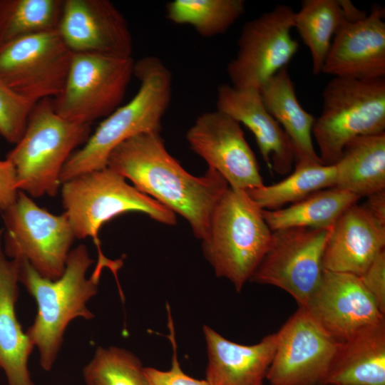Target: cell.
<instances>
[{"instance_id":"cell-15","label":"cell","mask_w":385,"mask_h":385,"mask_svg":"<svg viewBox=\"0 0 385 385\" xmlns=\"http://www.w3.org/2000/svg\"><path fill=\"white\" fill-rule=\"evenodd\" d=\"M56 31L73 53L120 57L132 54L128 24L108 0H64Z\"/></svg>"},{"instance_id":"cell-21","label":"cell","mask_w":385,"mask_h":385,"mask_svg":"<svg viewBox=\"0 0 385 385\" xmlns=\"http://www.w3.org/2000/svg\"><path fill=\"white\" fill-rule=\"evenodd\" d=\"M0 230V368L5 372L8 385H35L28 368L34 348L22 329L15 311L19 297V265L9 260Z\"/></svg>"},{"instance_id":"cell-23","label":"cell","mask_w":385,"mask_h":385,"mask_svg":"<svg viewBox=\"0 0 385 385\" xmlns=\"http://www.w3.org/2000/svg\"><path fill=\"white\" fill-rule=\"evenodd\" d=\"M259 91L264 106L290 139L295 159L305 158L322 163L313 143L316 118L299 103L287 68L268 80Z\"/></svg>"},{"instance_id":"cell-29","label":"cell","mask_w":385,"mask_h":385,"mask_svg":"<svg viewBox=\"0 0 385 385\" xmlns=\"http://www.w3.org/2000/svg\"><path fill=\"white\" fill-rule=\"evenodd\" d=\"M167 18L192 26L200 36L212 37L228 30L244 14L243 0H174L166 4Z\"/></svg>"},{"instance_id":"cell-4","label":"cell","mask_w":385,"mask_h":385,"mask_svg":"<svg viewBox=\"0 0 385 385\" xmlns=\"http://www.w3.org/2000/svg\"><path fill=\"white\" fill-rule=\"evenodd\" d=\"M61 194L75 237H91L98 248L97 265L109 269L115 261L103 255L98 237L105 223L128 212H140L162 224H176L174 212L108 167L66 180L61 184Z\"/></svg>"},{"instance_id":"cell-3","label":"cell","mask_w":385,"mask_h":385,"mask_svg":"<svg viewBox=\"0 0 385 385\" xmlns=\"http://www.w3.org/2000/svg\"><path fill=\"white\" fill-rule=\"evenodd\" d=\"M133 75L140 83L136 94L105 118L86 143L73 153L62 169L61 184L107 167L110 154L123 141L140 133L160 131L171 101V72L160 58L148 56L135 61Z\"/></svg>"},{"instance_id":"cell-28","label":"cell","mask_w":385,"mask_h":385,"mask_svg":"<svg viewBox=\"0 0 385 385\" xmlns=\"http://www.w3.org/2000/svg\"><path fill=\"white\" fill-rule=\"evenodd\" d=\"M64 0H0V47L56 31Z\"/></svg>"},{"instance_id":"cell-1","label":"cell","mask_w":385,"mask_h":385,"mask_svg":"<svg viewBox=\"0 0 385 385\" xmlns=\"http://www.w3.org/2000/svg\"><path fill=\"white\" fill-rule=\"evenodd\" d=\"M107 167L183 217L202 241L207 237L217 202L229 188L212 168L200 177L185 170L168 153L160 132L140 133L123 141L110 154Z\"/></svg>"},{"instance_id":"cell-14","label":"cell","mask_w":385,"mask_h":385,"mask_svg":"<svg viewBox=\"0 0 385 385\" xmlns=\"http://www.w3.org/2000/svg\"><path fill=\"white\" fill-rule=\"evenodd\" d=\"M192 150L218 172L230 188L247 190L264 185L256 157L240 124L217 111L200 115L186 133Z\"/></svg>"},{"instance_id":"cell-26","label":"cell","mask_w":385,"mask_h":385,"mask_svg":"<svg viewBox=\"0 0 385 385\" xmlns=\"http://www.w3.org/2000/svg\"><path fill=\"white\" fill-rule=\"evenodd\" d=\"M335 180L334 165L297 158L294 170L284 180L245 191L261 209L272 210L300 201L314 192L334 188Z\"/></svg>"},{"instance_id":"cell-7","label":"cell","mask_w":385,"mask_h":385,"mask_svg":"<svg viewBox=\"0 0 385 385\" xmlns=\"http://www.w3.org/2000/svg\"><path fill=\"white\" fill-rule=\"evenodd\" d=\"M312 137L324 165H334L354 138L385 133V78L334 77L326 85Z\"/></svg>"},{"instance_id":"cell-11","label":"cell","mask_w":385,"mask_h":385,"mask_svg":"<svg viewBox=\"0 0 385 385\" xmlns=\"http://www.w3.org/2000/svg\"><path fill=\"white\" fill-rule=\"evenodd\" d=\"M294 15L292 7L278 4L244 24L237 52L227 67L233 87L260 90L287 68L299 48L292 35Z\"/></svg>"},{"instance_id":"cell-35","label":"cell","mask_w":385,"mask_h":385,"mask_svg":"<svg viewBox=\"0 0 385 385\" xmlns=\"http://www.w3.org/2000/svg\"><path fill=\"white\" fill-rule=\"evenodd\" d=\"M362 205L374 218L385 225V189L368 195Z\"/></svg>"},{"instance_id":"cell-13","label":"cell","mask_w":385,"mask_h":385,"mask_svg":"<svg viewBox=\"0 0 385 385\" xmlns=\"http://www.w3.org/2000/svg\"><path fill=\"white\" fill-rule=\"evenodd\" d=\"M277 333V344L266 378L269 385H323L340 342L302 307Z\"/></svg>"},{"instance_id":"cell-34","label":"cell","mask_w":385,"mask_h":385,"mask_svg":"<svg viewBox=\"0 0 385 385\" xmlns=\"http://www.w3.org/2000/svg\"><path fill=\"white\" fill-rule=\"evenodd\" d=\"M19 193L16 171L11 163L0 160V210L5 211L16 201Z\"/></svg>"},{"instance_id":"cell-9","label":"cell","mask_w":385,"mask_h":385,"mask_svg":"<svg viewBox=\"0 0 385 385\" xmlns=\"http://www.w3.org/2000/svg\"><path fill=\"white\" fill-rule=\"evenodd\" d=\"M134 64L132 56L73 53L64 87L51 99L55 112L88 125L106 118L121 103Z\"/></svg>"},{"instance_id":"cell-16","label":"cell","mask_w":385,"mask_h":385,"mask_svg":"<svg viewBox=\"0 0 385 385\" xmlns=\"http://www.w3.org/2000/svg\"><path fill=\"white\" fill-rule=\"evenodd\" d=\"M304 307L338 342L385 319L359 277L348 273L324 270Z\"/></svg>"},{"instance_id":"cell-18","label":"cell","mask_w":385,"mask_h":385,"mask_svg":"<svg viewBox=\"0 0 385 385\" xmlns=\"http://www.w3.org/2000/svg\"><path fill=\"white\" fill-rule=\"evenodd\" d=\"M216 104V110L242 123L252 133L270 171L282 175L292 172L294 148L282 128L264 106L259 90L222 84L217 88Z\"/></svg>"},{"instance_id":"cell-24","label":"cell","mask_w":385,"mask_h":385,"mask_svg":"<svg viewBox=\"0 0 385 385\" xmlns=\"http://www.w3.org/2000/svg\"><path fill=\"white\" fill-rule=\"evenodd\" d=\"M335 168V188L360 198L385 189V133L348 143Z\"/></svg>"},{"instance_id":"cell-17","label":"cell","mask_w":385,"mask_h":385,"mask_svg":"<svg viewBox=\"0 0 385 385\" xmlns=\"http://www.w3.org/2000/svg\"><path fill=\"white\" fill-rule=\"evenodd\" d=\"M385 10L374 4L360 19L346 21L335 34L322 73L337 78L385 77Z\"/></svg>"},{"instance_id":"cell-5","label":"cell","mask_w":385,"mask_h":385,"mask_svg":"<svg viewBox=\"0 0 385 385\" xmlns=\"http://www.w3.org/2000/svg\"><path fill=\"white\" fill-rule=\"evenodd\" d=\"M90 135V125L58 115L51 98L37 102L22 137L6 158L15 169L19 191L31 197L56 196L64 165Z\"/></svg>"},{"instance_id":"cell-8","label":"cell","mask_w":385,"mask_h":385,"mask_svg":"<svg viewBox=\"0 0 385 385\" xmlns=\"http://www.w3.org/2000/svg\"><path fill=\"white\" fill-rule=\"evenodd\" d=\"M2 217L6 256L26 260L44 278L58 279L76 239L65 212L53 214L19 191L15 202L2 212Z\"/></svg>"},{"instance_id":"cell-20","label":"cell","mask_w":385,"mask_h":385,"mask_svg":"<svg viewBox=\"0 0 385 385\" xmlns=\"http://www.w3.org/2000/svg\"><path fill=\"white\" fill-rule=\"evenodd\" d=\"M208 362L205 380L209 385H263L276 350L278 336L272 333L258 343L232 342L204 325Z\"/></svg>"},{"instance_id":"cell-33","label":"cell","mask_w":385,"mask_h":385,"mask_svg":"<svg viewBox=\"0 0 385 385\" xmlns=\"http://www.w3.org/2000/svg\"><path fill=\"white\" fill-rule=\"evenodd\" d=\"M359 278L380 312L385 314V250L376 256Z\"/></svg>"},{"instance_id":"cell-12","label":"cell","mask_w":385,"mask_h":385,"mask_svg":"<svg viewBox=\"0 0 385 385\" xmlns=\"http://www.w3.org/2000/svg\"><path fill=\"white\" fill-rule=\"evenodd\" d=\"M73 53L57 31L29 36L0 47V78L37 103L62 91Z\"/></svg>"},{"instance_id":"cell-6","label":"cell","mask_w":385,"mask_h":385,"mask_svg":"<svg viewBox=\"0 0 385 385\" xmlns=\"http://www.w3.org/2000/svg\"><path fill=\"white\" fill-rule=\"evenodd\" d=\"M262 210L243 190L228 188L211 216L202 241L205 257L217 277L240 292L265 255L272 237Z\"/></svg>"},{"instance_id":"cell-31","label":"cell","mask_w":385,"mask_h":385,"mask_svg":"<svg viewBox=\"0 0 385 385\" xmlns=\"http://www.w3.org/2000/svg\"><path fill=\"white\" fill-rule=\"evenodd\" d=\"M9 87L0 78V135L16 144L22 137L35 104Z\"/></svg>"},{"instance_id":"cell-25","label":"cell","mask_w":385,"mask_h":385,"mask_svg":"<svg viewBox=\"0 0 385 385\" xmlns=\"http://www.w3.org/2000/svg\"><path fill=\"white\" fill-rule=\"evenodd\" d=\"M359 197L330 188L312 193L284 209L262 210L271 231L290 227L331 228L340 215Z\"/></svg>"},{"instance_id":"cell-10","label":"cell","mask_w":385,"mask_h":385,"mask_svg":"<svg viewBox=\"0 0 385 385\" xmlns=\"http://www.w3.org/2000/svg\"><path fill=\"white\" fill-rule=\"evenodd\" d=\"M331 228L290 227L272 231L269 247L250 282L277 287L304 307L319 284Z\"/></svg>"},{"instance_id":"cell-2","label":"cell","mask_w":385,"mask_h":385,"mask_svg":"<svg viewBox=\"0 0 385 385\" xmlns=\"http://www.w3.org/2000/svg\"><path fill=\"white\" fill-rule=\"evenodd\" d=\"M16 260L19 282L37 304L36 317L26 333L38 350L41 366L49 371L69 323L77 317L86 320L94 317L86 304L98 292L101 272L94 270L87 278L86 272L94 261L82 244L70 251L63 273L55 280L41 277L26 260Z\"/></svg>"},{"instance_id":"cell-22","label":"cell","mask_w":385,"mask_h":385,"mask_svg":"<svg viewBox=\"0 0 385 385\" xmlns=\"http://www.w3.org/2000/svg\"><path fill=\"white\" fill-rule=\"evenodd\" d=\"M323 385H385V319L339 343Z\"/></svg>"},{"instance_id":"cell-30","label":"cell","mask_w":385,"mask_h":385,"mask_svg":"<svg viewBox=\"0 0 385 385\" xmlns=\"http://www.w3.org/2000/svg\"><path fill=\"white\" fill-rule=\"evenodd\" d=\"M83 374L86 385H150L140 359L116 346H98Z\"/></svg>"},{"instance_id":"cell-32","label":"cell","mask_w":385,"mask_h":385,"mask_svg":"<svg viewBox=\"0 0 385 385\" xmlns=\"http://www.w3.org/2000/svg\"><path fill=\"white\" fill-rule=\"evenodd\" d=\"M167 309L168 326L170 330L168 338L173 350L171 367L166 371L153 367H145V372L150 385H209L205 379H195L185 374L182 369L178 359L173 322L168 305H167Z\"/></svg>"},{"instance_id":"cell-19","label":"cell","mask_w":385,"mask_h":385,"mask_svg":"<svg viewBox=\"0 0 385 385\" xmlns=\"http://www.w3.org/2000/svg\"><path fill=\"white\" fill-rule=\"evenodd\" d=\"M384 247L385 225L356 202L331 229L323 253L324 270L360 277Z\"/></svg>"},{"instance_id":"cell-27","label":"cell","mask_w":385,"mask_h":385,"mask_svg":"<svg viewBox=\"0 0 385 385\" xmlns=\"http://www.w3.org/2000/svg\"><path fill=\"white\" fill-rule=\"evenodd\" d=\"M346 21L342 0H304L294 12V29L309 49L313 74L322 73L332 40Z\"/></svg>"}]
</instances>
